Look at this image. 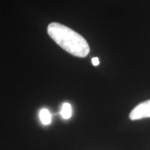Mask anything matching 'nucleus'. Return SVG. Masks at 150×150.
I'll return each mask as SVG.
<instances>
[{
	"instance_id": "f257e3e1",
	"label": "nucleus",
	"mask_w": 150,
	"mask_h": 150,
	"mask_svg": "<svg viewBox=\"0 0 150 150\" xmlns=\"http://www.w3.org/2000/svg\"><path fill=\"white\" fill-rule=\"evenodd\" d=\"M48 33L59 46L70 54L84 58L89 54L90 48L86 39L70 28L59 23H51Z\"/></svg>"
},
{
	"instance_id": "f03ea898",
	"label": "nucleus",
	"mask_w": 150,
	"mask_h": 150,
	"mask_svg": "<svg viewBox=\"0 0 150 150\" xmlns=\"http://www.w3.org/2000/svg\"><path fill=\"white\" fill-rule=\"evenodd\" d=\"M145 118H150V100L138 104L129 113L131 120H138Z\"/></svg>"
},
{
	"instance_id": "7ed1b4c3",
	"label": "nucleus",
	"mask_w": 150,
	"mask_h": 150,
	"mask_svg": "<svg viewBox=\"0 0 150 150\" xmlns=\"http://www.w3.org/2000/svg\"><path fill=\"white\" fill-rule=\"evenodd\" d=\"M39 118H40V120H41L42 123L44 124V125H48V124L51 123V120H52L51 113L46 108H43V109L40 110Z\"/></svg>"
},
{
	"instance_id": "20e7f679",
	"label": "nucleus",
	"mask_w": 150,
	"mask_h": 150,
	"mask_svg": "<svg viewBox=\"0 0 150 150\" xmlns=\"http://www.w3.org/2000/svg\"><path fill=\"white\" fill-rule=\"evenodd\" d=\"M60 115L64 119H69L72 116V106L69 103H64L62 106Z\"/></svg>"
},
{
	"instance_id": "39448f33",
	"label": "nucleus",
	"mask_w": 150,
	"mask_h": 150,
	"mask_svg": "<svg viewBox=\"0 0 150 150\" xmlns=\"http://www.w3.org/2000/svg\"><path fill=\"white\" fill-rule=\"evenodd\" d=\"M92 64L94 65V66H98V65H99L100 62H99V59H98V58H97V57H95V58H93V59H92Z\"/></svg>"
}]
</instances>
